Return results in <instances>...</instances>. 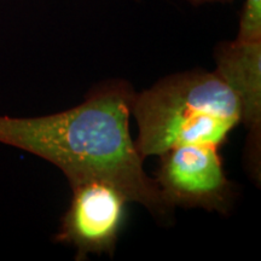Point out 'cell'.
Here are the masks:
<instances>
[{
  "instance_id": "7a4b0ae2",
  "label": "cell",
  "mask_w": 261,
  "mask_h": 261,
  "mask_svg": "<svg viewBox=\"0 0 261 261\" xmlns=\"http://www.w3.org/2000/svg\"><path fill=\"white\" fill-rule=\"evenodd\" d=\"M138 126L136 148L143 159L181 145L220 148L242 122L240 99L215 71L196 69L163 77L133 97Z\"/></svg>"
},
{
  "instance_id": "277c9868",
  "label": "cell",
  "mask_w": 261,
  "mask_h": 261,
  "mask_svg": "<svg viewBox=\"0 0 261 261\" xmlns=\"http://www.w3.org/2000/svg\"><path fill=\"white\" fill-rule=\"evenodd\" d=\"M71 200L55 241L76 249L75 259L90 254L113 255L127 219L128 198L110 182L98 179L70 184Z\"/></svg>"
},
{
  "instance_id": "6da1fadb",
  "label": "cell",
  "mask_w": 261,
  "mask_h": 261,
  "mask_svg": "<svg viewBox=\"0 0 261 261\" xmlns=\"http://www.w3.org/2000/svg\"><path fill=\"white\" fill-rule=\"evenodd\" d=\"M136 91L123 80L96 85L79 106L39 117L0 115V143L37 155L57 166L69 184L98 179L113 184L129 202L144 205L159 223L168 225V204L129 132Z\"/></svg>"
},
{
  "instance_id": "8992f818",
  "label": "cell",
  "mask_w": 261,
  "mask_h": 261,
  "mask_svg": "<svg viewBox=\"0 0 261 261\" xmlns=\"http://www.w3.org/2000/svg\"><path fill=\"white\" fill-rule=\"evenodd\" d=\"M234 39L240 41H261V0H244Z\"/></svg>"
},
{
  "instance_id": "3957f363",
  "label": "cell",
  "mask_w": 261,
  "mask_h": 261,
  "mask_svg": "<svg viewBox=\"0 0 261 261\" xmlns=\"http://www.w3.org/2000/svg\"><path fill=\"white\" fill-rule=\"evenodd\" d=\"M219 149L208 144L181 145L160 156L155 181L171 207L230 213L237 190L226 177Z\"/></svg>"
},
{
  "instance_id": "5b68a950",
  "label": "cell",
  "mask_w": 261,
  "mask_h": 261,
  "mask_svg": "<svg viewBox=\"0 0 261 261\" xmlns=\"http://www.w3.org/2000/svg\"><path fill=\"white\" fill-rule=\"evenodd\" d=\"M217 73L233 91L242 108V122L249 129L253 167L260 150L261 41H223L215 46Z\"/></svg>"
},
{
  "instance_id": "52a82bcc",
  "label": "cell",
  "mask_w": 261,
  "mask_h": 261,
  "mask_svg": "<svg viewBox=\"0 0 261 261\" xmlns=\"http://www.w3.org/2000/svg\"><path fill=\"white\" fill-rule=\"evenodd\" d=\"M192 6H202L207 4H231L234 0H187Z\"/></svg>"
}]
</instances>
